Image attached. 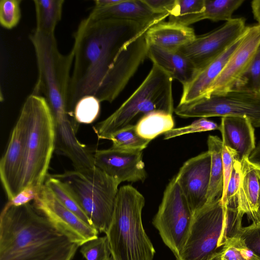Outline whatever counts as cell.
<instances>
[{"instance_id": "18", "label": "cell", "mask_w": 260, "mask_h": 260, "mask_svg": "<svg viewBox=\"0 0 260 260\" xmlns=\"http://www.w3.org/2000/svg\"><path fill=\"white\" fill-rule=\"evenodd\" d=\"M219 130L223 146L234 150L241 163L248 158L256 147L254 127L246 118L223 117Z\"/></svg>"}, {"instance_id": "11", "label": "cell", "mask_w": 260, "mask_h": 260, "mask_svg": "<svg viewBox=\"0 0 260 260\" xmlns=\"http://www.w3.org/2000/svg\"><path fill=\"white\" fill-rule=\"evenodd\" d=\"M246 27L244 18H232L208 33L196 36L192 42L178 51L190 59L199 71L237 41Z\"/></svg>"}, {"instance_id": "27", "label": "cell", "mask_w": 260, "mask_h": 260, "mask_svg": "<svg viewBox=\"0 0 260 260\" xmlns=\"http://www.w3.org/2000/svg\"><path fill=\"white\" fill-rule=\"evenodd\" d=\"M114 148L131 151H142L151 141L141 137L135 124L128 125L112 134L108 139Z\"/></svg>"}, {"instance_id": "31", "label": "cell", "mask_w": 260, "mask_h": 260, "mask_svg": "<svg viewBox=\"0 0 260 260\" xmlns=\"http://www.w3.org/2000/svg\"><path fill=\"white\" fill-rule=\"evenodd\" d=\"M100 102L93 95H86L80 99L74 109V116L78 123L90 124L98 117Z\"/></svg>"}, {"instance_id": "12", "label": "cell", "mask_w": 260, "mask_h": 260, "mask_svg": "<svg viewBox=\"0 0 260 260\" xmlns=\"http://www.w3.org/2000/svg\"><path fill=\"white\" fill-rule=\"evenodd\" d=\"M33 204L57 230L79 247L99 236L96 229L67 208L44 184Z\"/></svg>"}, {"instance_id": "7", "label": "cell", "mask_w": 260, "mask_h": 260, "mask_svg": "<svg viewBox=\"0 0 260 260\" xmlns=\"http://www.w3.org/2000/svg\"><path fill=\"white\" fill-rule=\"evenodd\" d=\"M60 180L99 233L112 221L120 183L96 166L53 175Z\"/></svg>"}, {"instance_id": "10", "label": "cell", "mask_w": 260, "mask_h": 260, "mask_svg": "<svg viewBox=\"0 0 260 260\" xmlns=\"http://www.w3.org/2000/svg\"><path fill=\"white\" fill-rule=\"evenodd\" d=\"M193 214L175 176L164 191L152 224L176 257L185 243Z\"/></svg>"}, {"instance_id": "34", "label": "cell", "mask_w": 260, "mask_h": 260, "mask_svg": "<svg viewBox=\"0 0 260 260\" xmlns=\"http://www.w3.org/2000/svg\"><path fill=\"white\" fill-rule=\"evenodd\" d=\"M219 125L216 122L209 120L207 118H200L188 125L170 130L164 134V139L168 140L188 134L219 130Z\"/></svg>"}, {"instance_id": "33", "label": "cell", "mask_w": 260, "mask_h": 260, "mask_svg": "<svg viewBox=\"0 0 260 260\" xmlns=\"http://www.w3.org/2000/svg\"><path fill=\"white\" fill-rule=\"evenodd\" d=\"M21 0H1L0 1V23L5 28L15 27L21 18Z\"/></svg>"}, {"instance_id": "37", "label": "cell", "mask_w": 260, "mask_h": 260, "mask_svg": "<svg viewBox=\"0 0 260 260\" xmlns=\"http://www.w3.org/2000/svg\"><path fill=\"white\" fill-rule=\"evenodd\" d=\"M223 164V191L221 197L224 206H227L225 198L228 183L232 173L235 160L237 159L236 152L230 147L223 146L222 150Z\"/></svg>"}, {"instance_id": "25", "label": "cell", "mask_w": 260, "mask_h": 260, "mask_svg": "<svg viewBox=\"0 0 260 260\" xmlns=\"http://www.w3.org/2000/svg\"><path fill=\"white\" fill-rule=\"evenodd\" d=\"M174 125L173 114L162 111L149 113L135 124L138 134L150 141L174 128Z\"/></svg>"}, {"instance_id": "30", "label": "cell", "mask_w": 260, "mask_h": 260, "mask_svg": "<svg viewBox=\"0 0 260 260\" xmlns=\"http://www.w3.org/2000/svg\"><path fill=\"white\" fill-rule=\"evenodd\" d=\"M232 89L260 93V44L247 68Z\"/></svg>"}, {"instance_id": "23", "label": "cell", "mask_w": 260, "mask_h": 260, "mask_svg": "<svg viewBox=\"0 0 260 260\" xmlns=\"http://www.w3.org/2000/svg\"><path fill=\"white\" fill-rule=\"evenodd\" d=\"M208 151L211 154L210 183L207 193L208 204L221 197L223 191V164L222 140L218 136L209 135L207 139Z\"/></svg>"}, {"instance_id": "44", "label": "cell", "mask_w": 260, "mask_h": 260, "mask_svg": "<svg viewBox=\"0 0 260 260\" xmlns=\"http://www.w3.org/2000/svg\"><path fill=\"white\" fill-rule=\"evenodd\" d=\"M210 260H224L221 257L220 252L216 254Z\"/></svg>"}, {"instance_id": "28", "label": "cell", "mask_w": 260, "mask_h": 260, "mask_svg": "<svg viewBox=\"0 0 260 260\" xmlns=\"http://www.w3.org/2000/svg\"><path fill=\"white\" fill-rule=\"evenodd\" d=\"M44 184L49 188L57 199L67 208L75 214L84 222L92 225L85 213L60 180L53 175L47 174Z\"/></svg>"}, {"instance_id": "24", "label": "cell", "mask_w": 260, "mask_h": 260, "mask_svg": "<svg viewBox=\"0 0 260 260\" xmlns=\"http://www.w3.org/2000/svg\"><path fill=\"white\" fill-rule=\"evenodd\" d=\"M36 16L35 31L54 35L56 26L62 15L63 0H35L34 1Z\"/></svg>"}, {"instance_id": "16", "label": "cell", "mask_w": 260, "mask_h": 260, "mask_svg": "<svg viewBox=\"0 0 260 260\" xmlns=\"http://www.w3.org/2000/svg\"><path fill=\"white\" fill-rule=\"evenodd\" d=\"M25 131L19 116L0 161V177L9 201L21 192L24 155Z\"/></svg>"}, {"instance_id": "9", "label": "cell", "mask_w": 260, "mask_h": 260, "mask_svg": "<svg viewBox=\"0 0 260 260\" xmlns=\"http://www.w3.org/2000/svg\"><path fill=\"white\" fill-rule=\"evenodd\" d=\"M181 117H243L254 127H260V93L232 89L180 104L174 109Z\"/></svg>"}, {"instance_id": "20", "label": "cell", "mask_w": 260, "mask_h": 260, "mask_svg": "<svg viewBox=\"0 0 260 260\" xmlns=\"http://www.w3.org/2000/svg\"><path fill=\"white\" fill-rule=\"evenodd\" d=\"M147 57L183 86L190 82L198 72L191 61L178 50L169 51L148 44Z\"/></svg>"}, {"instance_id": "40", "label": "cell", "mask_w": 260, "mask_h": 260, "mask_svg": "<svg viewBox=\"0 0 260 260\" xmlns=\"http://www.w3.org/2000/svg\"><path fill=\"white\" fill-rule=\"evenodd\" d=\"M79 246L71 243L44 260H72Z\"/></svg>"}, {"instance_id": "1", "label": "cell", "mask_w": 260, "mask_h": 260, "mask_svg": "<svg viewBox=\"0 0 260 260\" xmlns=\"http://www.w3.org/2000/svg\"><path fill=\"white\" fill-rule=\"evenodd\" d=\"M154 24L88 17L74 35L68 107L93 95L112 102L147 57L145 33ZM74 114V113H73Z\"/></svg>"}, {"instance_id": "26", "label": "cell", "mask_w": 260, "mask_h": 260, "mask_svg": "<svg viewBox=\"0 0 260 260\" xmlns=\"http://www.w3.org/2000/svg\"><path fill=\"white\" fill-rule=\"evenodd\" d=\"M205 0H176L169 21L185 26L203 20Z\"/></svg>"}, {"instance_id": "15", "label": "cell", "mask_w": 260, "mask_h": 260, "mask_svg": "<svg viewBox=\"0 0 260 260\" xmlns=\"http://www.w3.org/2000/svg\"><path fill=\"white\" fill-rule=\"evenodd\" d=\"M95 166L109 176L123 182H144L147 174L142 151L123 150L111 147L96 150L93 154Z\"/></svg>"}, {"instance_id": "4", "label": "cell", "mask_w": 260, "mask_h": 260, "mask_svg": "<svg viewBox=\"0 0 260 260\" xmlns=\"http://www.w3.org/2000/svg\"><path fill=\"white\" fill-rule=\"evenodd\" d=\"M244 213L223 205L221 197L196 212L185 243L176 260H210L238 237Z\"/></svg>"}, {"instance_id": "45", "label": "cell", "mask_w": 260, "mask_h": 260, "mask_svg": "<svg viewBox=\"0 0 260 260\" xmlns=\"http://www.w3.org/2000/svg\"><path fill=\"white\" fill-rule=\"evenodd\" d=\"M107 260H114L112 256L109 257Z\"/></svg>"}, {"instance_id": "6", "label": "cell", "mask_w": 260, "mask_h": 260, "mask_svg": "<svg viewBox=\"0 0 260 260\" xmlns=\"http://www.w3.org/2000/svg\"><path fill=\"white\" fill-rule=\"evenodd\" d=\"M173 79L153 64L148 74L130 96L111 115L93 126L99 139L108 140L116 132L155 111L173 114Z\"/></svg>"}, {"instance_id": "2", "label": "cell", "mask_w": 260, "mask_h": 260, "mask_svg": "<svg viewBox=\"0 0 260 260\" xmlns=\"http://www.w3.org/2000/svg\"><path fill=\"white\" fill-rule=\"evenodd\" d=\"M71 243L30 203L0 215V260H44Z\"/></svg>"}, {"instance_id": "22", "label": "cell", "mask_w": 260, "mask_h": 260, "mask_svg": "<svg viewBox=\"0 0 260 260\" xmlns=\"http://www.w3.org/2000/svg\"><path fill=\"white\" fill-rule=\"evenodd\" d=\"M241 177L237 207L253 221L260 197V167L246 158L241 162Z\"/></svg>"}, {"instance_id": "42", "label": "cell", "mask_w": 260, "mask_h": 260, "mask_svg": "<svg viewBox=\"0 0 260 260\" xmlns=\"http://www.w3.org/2000/svg\"><path fill=\"white\" fill-rule=\"evenodd\" d=\"M251 6L254 18L260 24V0L252 1Z\"/></svg>"}, {"instance_id": "17", "label": "cell", "mask_w": 260, "mask_h": 260, "mask_svg": "<svg viewBox=\"0 0 260 260\" xmlns=\"http://www.w3.org/2000/svg\"><path fill=\"white\" fill-rule=\"evenodd\" d=\"M169 16L153 12L144 0H120L107 7H93L88 17L94 20L117 19L157 24Z\"/></svg>"}, {"instance_id": "3", "label": "cell", "mask_w": 260, "mask_h": 260, "mask_svg": "<svg viewBox=\"0 0 260 260\" xmlns=\"http://www.w3.org/2000/svg\"><path fill=\"white\" fill-rule=\"evenodd\" d=\"M19 117L25 131L21 191L33 188L39 192L55 147L53 117L46 99L33 93L25 100Z\"/></svg>"}, {"instance_id": "13", "label": "cell", "mask_w": 260, "mask_h": 260, "mask_svg": "<svg viewBox=\"0 0 260 260\" xmlns=\"http://www.w3.org/2000/svg\"><path fill=\"white\" fill-rule=\"evenodd\" d=\"M259 44L260 24L246 26L239 45L203 98L232 90L247 68Z\"/></svg>"}, {"instance_id": "19", "label": "cell", "mask_w": 260, "mask_h": 260, "mask_svg": "<svg viewBox=\"0 0 260 260\" xmlns=\"http://www.w3.org/2000/svg\"><path fill=\"white\" fill-rule=\"evenodd\" d=\"M241 37L218 57L199 70L190 82L183 86L180 104L190 103L204 97L239 45Z\"/></svg>"}, {"instance_id": "41", "label": "cell", "mask_w": 260, "mask_h": 260, "mask_svg": "<svg viewBox=\"0 0 260 260\" xmlns=\"http://www.w3.org/2000/svg\"><path fill=\"white\" fill-rule=\"evenodd\" d=\"M39 192L33 188H28L21 191L14 199L9 202L15 206H21L34 200Z\"/></svg>"}, {"instance_id": "35", "label": "cell", "mask_w": 260, "mask_h": 260, "mask_svg": "<svg viewBox=\"0 0 260 260\" xmlns=\"http://www.w3.org/2000/svg\"><path fill=\"white\" fill-rule=\"evenodd\" d=\"M244 245L260 260V223L242 227L238 236Z\"/></svg>"}, {"instance_id": "39", "label": "cell", "mask_w": 260, "mask_h": 260, "mask_svg": "<svg viewBox=\"0 0 260 260\" xmlns=\"http://www.w3.org/2000/svg\"><path fill=\"white\" fill-rule=\"evenodd\" d=\"M151 10L156 14H170L175 5L176 0H144Z\"/></svg>"}, {"instance_id": "8", "label": "cell", "mask_w": 260, "mask_h": 260, "mask_svg": "<svg viewBox=\"0 0 260 260\" xmlns=\"http://www.w3.org/2000/svg\"><path fill=\"white\" fill-rule=\"evenodd\" d=\"M29 39L34 47L38 70V78L32 93L44 95L52 115L70 112L68 99L73 52L61 54L54 35L35 30Z\"/></svg>"}, {"instance_id": "21", "label": "cell", "mask_w": 260, "mask_h": 260, "mask_svg": "<svg viewBox=\"0 0 260 260\" xmlns=\"http://www.w3.org/2000/svg\"><path fill=\"white\" fill-rule=\"evenodd\" d=\"M196 37L192 28L170 21L160 22L145 33L148 45L172 51L178 50L192 42Z\"/></svg>"}, {"instance_id": "14", "label": "cell", "mask_w": 260, "mask_h": 260, "mask_svg": "<svg viewBox=\"0 0 260 260\" xmlns=\"http://www.w3.org/2000/svg\"><path fill=\"white\" fill-rule=\"evenodd\" d=\"M211 154L207 151L186 161L175 176L193 214L207 202Z\"/></svg>"}, {"instance_id": "5", "label": "cell", "mask_w": 260, "mask_h": 260, "mask_svg": "<svg viewBox=\"0 0 260 260\" xmlns=\"http://www.w3.org/2000/svg\"><path fill=\"white\" fill-rule=\"evenodd\" d=\"M145 203L144 196L132 185L118 189L112 221L106 234L114 260H153L155 251L142 221Z\"/></svg>"}, {"instance_id": "29", "label": "cell", "mask_w": 260, "mask_h": 260, "mask_svg": "<svg viewBox=\"0 0 260 260\" xmlns=\"http://www.w3.org/2000/svg\"><path fill=\"white\" fill-rule=\"evenodd\" d=\"M244 0H205V9L203 20L213 21H226L232 19V15L244 3Z\"/></svg>"}, {"instance_id": "43", "label": "cell", "mask_w": 260, "mask_h": 260, "mask_svg": "<svg viewBox=\"0 0 260 260\" xmlns=\"http://www.w3.org/2000/svg\"><path fill=\"white\" fill-rule=\"evenodd\" d=\"M253 222H258L260 223V197L258 208L255 214L254 220Z\"/></svg>"}, {"instance_id": "38", "label": "cell", "mask_w": 260, "mask_h": 260, "mask_svg": "<svg viewBox=\"0 0 260 260\" xmlns=\"http://www.w3.org/2000/svg\"><path fill=\"white\" fill-rule=\"evenodd\" d=\"M241 163L236 159L228 183L226 193L227 206L237 207V196L241 182Z\"/></svg>"}, {"instance_id": "36", "label": "cell", "mask_w": 260, "mask_h": 260, "mask_svg": "<svg viewBox=\"0 0 260 260\" xmlns=\"http://www.w3.org/2000/svg\"><path fill=\"white\" fill-rule=\"evenodd\" d=\"M220 253L224 260H259L244 245L239 237L229 242Z\"/></svg>"}, {"instance_id": "32", "label": "cell", "mask_w": 260, "mask_h": 260, "mask_svg": "<svg viewBox=\"0 0 260 260\" xmlns=\"http://www.w3.org/2000/svg\"><path fill=\"white\" fill-rule=\"evenodd\" d=\"M80 252L86 260H107L111 256L107 236L98 237L80 246Z\"/></svg>"}]
</instances>
